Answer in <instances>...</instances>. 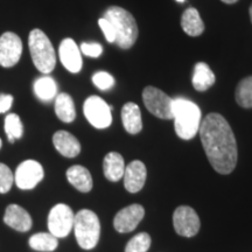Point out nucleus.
I'll return each instance as SVG.
<instances>
[{"label":"nucleus","mask_w":252,"mask_h":252,"mask_svg":"<svg viewBox=\"0 0 252 252\" xmlns=\"http://www.w3.org/2000/svg\"><path fill=\"white\" fill-rule=\"evenodd\" d=\"M200 137L210 165L220 174H230L237 163V143L231 126L220 113H209L201 122Z\"/></svg>","instance_id":"f257e3e1"},{"label":"nucleus","mask_w":252,"mask_h":252,"mask_svg":"<svg viewBox=\"0 0 252 252\" xmlns=\"http://www.w3.org/2000/svg\"><path fill=\"white\" fill-rule=\"evenodd\" d=\"M173 121L175 132L184 140L193 139L200 130L201 110L191 100L184 97L173 99Z\"/></svg>","instance_id":"f03ea898"},{"label":"nucleus","mask_w":252,"mask_h":252,"mask_svg":"<svg viewBox=\"0 0 252 252\" xmlns=\"http://www.w3.org/2000/svg\"><path fill=\"white\" fill-rule=\"evenodd\" d=\"M113 26L116 33L115 42L123 49H128L138 39V26L130 12L119 6H110L104 17Z\"/></svg>","instance_id":"7ed1b4c3"},{"label":"nucleus","mask_w":252,"mask_h":252,"mask_svg":"<svg viewBox=\"0 0 252 252\" xmlns=\"http://www.w3.org/2000/svg\"><path fill=\"white\" fill-rule=\"evenodd\" d=\"M28 46L35 68L42 74H50L56 64V53L49 37L41 30H33L30 33Z\"/></svg>","instance_id":"20e7f679"},{"label":"nucleus","mask_w":252,"mask_h":252,"mask_svg":"<svg viewBox=\"0 0 252 252\" xmlns=\"http://www.w3.org/2000/svg\"><path fill=\"white\" fill-rule=\"evenodd\" d=\"M74 232L78 245L84 250L96 247L100 236V222L98 216L89 209H82L75 215Z\"/></svg>","instance_id":"39448f33"},{"label":"nucleus","mask_w":252,"mask_h":252,"mask_svg":"<svg viewBox=\"0 0 252 252\" xmlns=\"http://www.w3.org/2000/svg\"><path fill=\"white\" fill-rule=\"evenodd\" d=\"M75 214L71 208L64 203L56 204L48 215L49 232L56 238H64L74 228Z\"/></svg>","instance_id":"423d86ee"},{"label":"nucleus","mask_w":252,"mask_h":252,"mask_svg":"<svg viewBox=\"0 0 252 252\" xmlns=\"http://www.w3.org/2000/svg\"><path fill=\"white\" fill-rule=\"evenodd\" d=\"M145 106L152 115L161 119H173V99L156 87H146L143 91Z\"/></svg>","instance_id":"0eeeda50"},{"label":"nucleus","mask_w":252,"mask_h":252,"mask_svg":"<svg viewBox=\"0 0 252 252\" xmlns=\"http://www.w3.org/2000/svg\"><path fill=\"white\" fill-rule=\"evenodd\" d=\"M83 112L94 127L103 130L111 125V106L98 96H90L87 98L83 105Z\"/></svg>","instance_id":"6e6552de"},{"label":"nucleus","mask_w":252,"mask_h":252,"mask_svg":"<svg viewBox=\"0 0 252 252\" xmlns=\"http://www.w3.org/2000/svg\"><path fill=\"white\" fill-rule=\"evenodd\" d=\"M45 172L40 162L35 160H26L18 166L14 174V182L23 190L35 188L42 181Z\"/></svg>","instance_id":"1a4fd4ad"},{"label":"nucleus","mask_w":252,"mask_h":252,"mask_svg":"<svg viewBox=\"0 0 252 252\" xmlns=\"http://www.w3.org/2000/svg\"><path fill=\"white\" fill-rule=\"evenodd\" d=\"M173 224L178 235L184 237H193L200 230L201 222L193 208L180 206L176 208L173 215Z\"/></svg>","instance_id":"9d476101"},{"label":"nucleus","mask_w":252,"mask_h":252,"mask_svg":"<svg viewBox=\"0 0 252 252\" xmlns=\"http://www.w3.org/2000/svg\"><path fill=\"white\" fill-rule=\"evenodd\" d=\"M23 54V42L15 33L6 32L0 36V65L12 68L20 61Z\"/></svg>","instance_id":"9b49d317"},{"label":"nucleus","mask_w":252,"mask_h":252,"mask_svg":"<svg viewBox=\"0 0 252 252\" xmlns=\"http://www.w3.org/2000/svg\"><path fill=\"white\" fill-rule=\"evenodd\" d=\"M144 216L145 209L143 206L131 204L117 213L113 220V226L121 234H127L137 228L138 224L143 220Z\"/></svg>","instance_id":"f8f14e48"},{"label":"nucleus","mask_w":252,"mask_h":252,"mask_svg":"<svg viewBox=\"0 0 252 252\" xmlns=\"http://www.w3.org/2000/svg\"><path fill=\"white\" fill-rule=\"evenodd\" d=\"M59 56L63 67L72 74L81 71L83 61H82L81 50L72 39H64L59 48Z\"/></svg>","instance_id":"ddd939ff"},{"label":"nucleus","mask_w":252,"mask_h":252,"mask_svg":"<svg viewBox=\"0 0 252 252\" xmlns=\"http://www.w3.org/2000/svg\"><path fill=\"white\" fill-rule=\"evenodd\" d=\"M147 171L146 166L143 161L134 160L125 167L124 171V187L130 193H138L140 191L146 182Z\"/></svg>","instance_id":"4468645a"},{"label":"nucleus","mask_w":252,"mask_h":252,"mask_svg":"<svg viewBox=\"0 0 252 252\" xmlns=\"http://www.w3.org/2000/svg\"><path fill=\"white\" fill-rule=\"evenodd\" d=\"M4 222L9 228L19 232L30 231L32 224H33L30 214L19 204H9V206H7L5 210Z\"/></svg>","instance_id":"2eb2a0df"},{"label":"nucleus","mask_w":252,"mask_h":252,"mask_svg":"<svg viewBox=\"0 0 252 252\" xmlns=\"http://www.w3.org/2000/svg\"><path fill=\"white\" fill-rule=\"evenodd\" d=\"M53 144L61 156L65 158H75L81 152V144L75 135L68 131H58L53 135Z\"/></svg>","instance_id":"dca6fc26"},{"label":"nucleus","mask_w":252,"mask_h":252,"mask_svg":"<svg viewBox=\"0 0 252 252\" xmlns=\"http://www.w3.org/2000/svg\"><path fill=\"white\" fill-rule=\"evenodd\" d=\"M123 126L130 134H137L143 130L140 108L133 102L126 103L122 109Z\"/></svg>","instance_id":"f3484780"},{"label":"nucleus","mask_w":252,"mask_h":252,"mask_svg":"<svg viewBox=\"0 0 252 252\" xmlns=\"http://www.w3.org/2000/svg\"><path fill=\"white\" fill-rule=\"evenodd\" d=\"M67 179L72 187H75L81 193H89L93 189V178L86 167L75 165L68 168Z\"/></svg>","instance_id":"a211bd4d"},{"label":"nucleus","mask_w":252,"mask_h":252,"mask_svg":"<svg viewBox=\"0 0 252 252\" xmlns=\"http://www.w3.org/2000/svg\"><path fill=\"white\" fill-rule=\"evenodd\" d=\"M125 162L124 158L117 152H110L104 158L103 172L109 181L117 182L124 175Z\"/></svg>","instance_id":"6ab92c4d"},{"label":"nucleus","mask_w":252,"mask_h":252,"mask_svg":"<svg viewBox=\"0 0 252 252\" xmlns=\"http://www.w3.org/2000/svg\"><path fill=\"white\" fill-rule=\"evenodd\" d=\"M215 81V74L207 63L198 62L195 64L193 80H191L195 90L201 91V93L207 91L210 87L214 86Z\"/></svg>","instance_id":"aec40b11"},{"label":"nucleus","mask_w":252,"mask_h":252,"mask_svg":"<svg viewBox=\"0 0 252 252\" xmlns=\"http://www.w3.org/2000/svg\"><path fill=\"white\" fill-rule=\"evenodd\" d=\"M181 26L189 36H200L204 32V24L198 11L194 7L186 9L181 18Z\"/></svg>","instance_id":"412c9836"},{"label":"nucleus","mask_w":252,"mask_h":252,"mask_svg":"<svg viewBox=\"0 0 252 252\" xmlns=\"http://www.w3.org/2000/svg\"><path fill=\"white\" fill-rule=\"evenodd\" d=\"M55 113L60 121L71 123L76 118V109L70 94L62 93L55 97Z\"/></svg>","instance_id":"4be33fe9"},{"label":"nucleus","mask_w":252,"mask_h":252,"mask_svg":"<svg viewBox=\"0 0 252 252\" xmlns=\"http://www.w3.org/2000/svg\"><path fill=\"white\" fill-rule=\"evenodd\" d=\"M34 94L42 102H50L58 96V84L54 78L46 75L34 82Z\"/></svg>","instance_id":"5701e85b"},{"label":"nucleus","mask_w":252,"mask_h":252,"mask_svg":"<svg viewBox=\"0 0 252 252\" xmlns=\"http://www.w3.org/2000/svg\"><path fill=\"white\" fill-rule=\"evenodd\" d=\"M58 239L59 238H56L50 232H37L30 238L28 244L35 251L53 252L59 247Z\"/></svg>","instance_id":"b1692460"},{"label":"nucleus","mask_w":252,"mask_h":252,"mask_svg":"<svg viewBox=\"0 0 252 252\" xmlns=\"http://www.w3.org/2000/svg\"><path fill=\"white\" fill-rule=\"evenodd\" d=\"M236 102L244 109L252 108V76L245 77L238 83L235 93Z\"/></svg>","instance_id":"393cba45"},{"label":"nucleus","mask_w":252,"mask_h":252,"mask_svg":"<svg viewBox=\"0 0 252 252\" xmlns=\"http://www.w3.org/2000/svg\"><path fill=\"white\" fill-rule=\"evenodd\" d=\"M5 132L9 143H14L17 139H20L24 134V125L20 117L15 113H9L5 118Z\"/></svg>","instance_id":"a878e982"},{"label":"nucleus","mask_w":252,"mask_h":252,"mask_svg":"<svg viewBox=\"0 0 252 252\" xmlns=\"http://www.w3.org/2000/svg\"><path fill=\"white\" fill-rule=\"evenodd\" d=\"M150 235L147 232H140L130 239L125 248V252H147L151 247Z\"/></svg>","instance_id":"bb28decb"},{"label":"nucleus","mask_w":252,"mask_h":252,"mask_svg":"<svg viewBox=\"0 0 252 252\" xmlns=\"http://www.w3.org/2000/svg\"><path fill=\"white\" fill-rule=\"evenodd\" d=\"M93 83L94 87L102 91H108L115 86V78L111 74L106 71H98L93 76Z\"/></svg>","instance_id":"cd10ccee"},{"label":"nucleus","mask_w":252,"mask_h":252,"mask_svg":"<svg viewBox=\"0 0 252 252\" xmlns=\"http://www.w3.org/2000/svg\"><path fill=\"white\" fill-rule=\"evenodd\" d=\"M14 182V175L5 163H0V194H6L11 190Z\"/></svg>","instance_id":"c85d7f7f"},{"label":"nucleus","mask_w":252,"mask_h":252,"mask_svg":"<svg viewBox=\"0 0 252 252\" xmlns=\"http://www.w3.org/2000/svg\"><path fill=\"white\" fill-rule=\"evenodd\" d=\"M81 53L89 58H99L103 53V47L97 42H83L81 45Z\"/></svg>","instance_id":"c756f323"},{"label":"nucleus","mask_w":252,"mask_h":252,"mask_svg":"<svg viewBox=\"0 0 252 252\" xmlns=\"http://www.w3.org/2000/svg\"><path fill=\"white\" fill-rule=\"evenodd\" d=\"M98 25L100 27V30L104 33V35H105V39L108 42L112 43L116 41V33H115V30H113V26L111 24H110L109 20H106L105 18H100L98 20Z\"/></svg>","instance_id":"7c9ffc66"},{"label":"nucleus","mask_w":252,"mask_h":252,"mask_svg":"<svg viewBox=\"0 0 252 252\" xmlns=\"http://www.w3.org/2000/svg\"><path fill=\"white\" fill-rule=\"evenodd\" d=\"M13 104V96L7 94H0V113L7 112Z\"/></svg>","instance_id":"2f4dec72"},{"label":"nucleus","mask_w":252,"mask_h":252,"mask_svg":"<svg viewBox=\"0 0 252 252\" xmlns=\"http://www.w3.org/2000/svg\"><path fill=\"white\" fill-rule=\"evenodd\" d=\"M223 2H225V4H235V2H237L238 0H222Z\"/></svg>","instance_id":"473e14b6"},{"label":"nucleus","mask_w":252,"mask_h":252,"mask_svg":"<svg viewBox=\"0 0 252 252\" xmlns=\"http://www.w3.org/2000/svg\"><path fill=\"white\" fill-rule=\"evenodd\" d=\"M249 13H250V19H251V23H252V5L250 6V9H249Z\"/></svg>","instance_id":"72a5a7b5"},{"label":"nucleus","mask_w":252,"mask_h":252,"mask_svg":"<svg viewBox=\"0 0 252 252\" xmlns=\"http://www.w3.org/2000/svg\"><path fill=\"white\" fill-rule=\"evenodd\" d=\"M176 1H178V2H185L186 0H176Z\"/></svg>","instance_id":"f704fd0d"},{"label":"nucleus","mask_w":252,"mask_h":252,"mask_svg":"<svg viewBox=\"0 0 252 252\" xmlns=\"http://www.w3.org/2000/svg\"><path fill=\"white\" fill-rule=\"evenodd\" d=\"M1 146H2V141H1V139H0V149H1Z\"/></svg>","instance_id":"c9c22d12"}]
</instances>
